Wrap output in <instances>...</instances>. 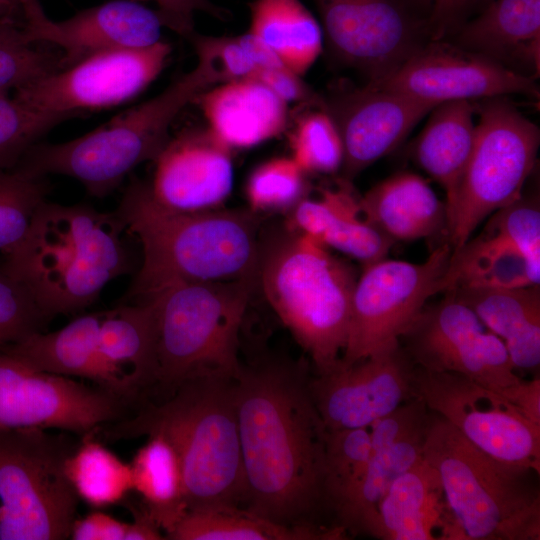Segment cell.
<instances>
[{"instance_id": "obj_51", "label": "cell", "mask_w": 540, "mask_h": 540, "mask_svg": "<svg viewBox=\"0 0 540 540\" xmlns=\"http://www.w3.org/2000/svg\"><path fill=\"white\" fill-rule=\"evenodd\" d=\"M503 395L525 418L540 425V378L522 379L508 387Z\"/></svg>"}, {"instance_id": "obj_38", "label": "cell", "mask_w": 540, "mask_h": 540, "mask_svg": "<svg viewBox=\"0 0 540 540\" xmlns=\"http://www.w3.org/2000/svg\"><path fill=\"white\" fill-rule=\"evenodd\" d=\"M189 41L197 55L210 59L220 83L252 79L264 69L284 66L272 50L249 31L235 36L194 33Z\"/></svg>"}, {"instance_id": "obj_10", "label": "cell", "mask_w": 540, "mask_h": 540, "mask_svg": "<svg viewBox=\"0 0 540 540\" xmlns=\"http://www.w3.org/2000/svg\"><path fill=\"white\" fill-rule=\"evenodd\" d=\"M486 100L469 161L446 212V241L452 252L486 218L521 197L536 162L538 127L505 98Z\"/></svg>"}, {"instance_id": "obj_14", "label": "cell", "mask_w": 540, "mask_h": 540, "mask_svg": "<svg viewBox=\"0 0 540 540\" xmlns=\"http://www.w3.org/2000/svg\"><path fill=\"white\" fill-rule=\"evenodd\" d=\"M443 294L399 338L413 364L465 376L499 393L520 382L503 341L468 306Z\"/></svg>"}, {"instance_id": "obj_11", "label": "cell", "mask_w": 540, "mask_h": 540, "mask_svg": "<svg viewBox=\"0 0 540 540\" xmlns=\"http://www.w3.org/2000/svg\"><path fill=\"white\" fill-rule=\"evenodd\" d=\"M451 254L444 241L422 263L384 258L364 266L352 295L340 363L353 364L399 341L427 300L442 293Z\"/></svg>"}, {"instance_id": "obj_55", "label": "cell", "mask_w": 540, "mask_h": 540, "mask_svg": "<svg viewBox=\"0 0 540 540\" xmlns=\"http://www.w3.org/2000/svg\"><path fill=\"white\" fill-rule=\"evenodd\" d=\"M416 2L420 3V4H423L424 6H429L430 3L433 1V0H415Z\"/></svg>"}, {"instance_id": "obj_46", "label": "cell", "mask_w": 540, "mask_h": 540, "mask_svg": "<svg viewBox=\"0 0 540 540\" xmlns=\"http://www.w3.org/2000/svg\"><path fill=\"white\" fill-rule=\"evenodd\" d=\"M430 410L419 397L412 398L369 426L372 452L427 426Z\"/></svg>"}, {"instance_id": "obj_1", "label": "cell", "mask_w": 540, "mask_h": 540, "mask_svg": "<svg viewBox=\"0 0 540 540\" xmlns=\"http://www.w3.org/2000/svg\"><path fill=\"white\" fill-rule=\"evenodd\" d=\"M306 364L263 360L234 379L245 509L270 521L337 528L324 493L327 428L310 391Z\"/></svg>"}, {"instance_id": "obj_20", "label": "cell", "mask_w": 540, "mask_h": 540, "mask_svg": "<svg viewBox=\"0 0 540 540\" xmlns=\"http://www.w3.org/2000/svg\"><path fill=\"white\" fill-rule=\"evenodd\" d=\"M231 151L207 127L170 137L153 161V179L149 182L153 198L178 211L217 209L233 187Z\"/></svg>"}, {"instance_id": "obj_54", "label": "cell", "mask_w": 540, "mask_h": 540, "mask_svg": "<svg viewBox=\"0 0 540 540\" xmlns=\"http://www.w3.org/2000/svg\"><path fill=\"white\" fill-rule=\"evenodd\" d=\"M19 9L23 11L19 0H0V19L15 16Z\"/></svg>"}, {"instance_id": "obj_29", "label": "cell", "mask_w": 540, "mask_h": 540, "mask_svg": "<svg viewBox=\"0 0 540 540\" xmlns=\"http://www.w3.org/2000/svg\"><path fill=\"white\" fill-rule=\"evenodd\" d=\"M468 100L443 102L433 108L416 139L413 157L446 193V212L451 207L469 161L476 125Z\"/></svg>"}, {"instance_id": "obj_44", "label": "cell", "mask_w": 540, "mask_h": 540, "mask_svg": "<svg viewBox=\"0 0 540 540\" xmlns=\"http://www.w3.org/2000/svg\"><path fill=\"white\" fill-rule=\"evenodd\" d=\"M506 238L524 257L532 284L540 282V207L524 196L489 216L485 227Z\"/></svg>"}, {"instance_id": "obj_33", "label": "cell", "mask_w": 540, "mask_h": 540, "mask_svg": "<svg viewBox=\"0 0 540 540\" xmlns=\"http://www.w3.org/2000/svg\"><path fill=\"white\" fill-rule=\"evenodd\" d=\"M341 528L320 530L292 527L265 519L242 507L188 510L165 535L171 540H336Z\"/></svg>"}, {"instance_id": "obj_43", "label": "cell", "mask_w": 540, "mask_h": 540, "mask_svg": "<svg viewBox=\"0 0 540 540\" xmlns=\"http://www.w3.org/2000/svg\"><path fill=\"white\" fill-rule=\"evenodd\" d=\"M68 120L40 112L0 94V168L13 169L24 154L52 128Z\"/></svg>"}, {"instance_id": "obj_41", "label": "cell", "mask_w": 540, "mask_h": 540, "mask_svg": "<svg viewBox=\"0 0 540 540\" xmlns=\"http://www.w3.org/2000/svg\"><path fill=\"white\" fill-rule=\"evenodd\" d=\"M306 173L291 157H276L248 175L245 196L254 213L291 211L307 196Z\"/></svg>"}, {"instance_id": "obj_9", "label": "cell", "mask_w": 540, "mask_h": 540, "mask_svg": "<svg viewBox=\"0 0 540 540\" xmlns=\"http://www.w3.org/2000/svg\"><path fill=\"white\" fill-rule=\"evenodd\" d=\"M49 430L0 428V540L70 537L79 498L66 461L78 442Z\"/></svg>"}, {"instance_id": "obj_50", "label": "cell", "mask_w": 540, "mask_h": 540, "mask_svg": "<svg viewBox=\"0 0 540 540\" xmlns=\"http://www.w3.org/2000/svg\"><path fill=\"white\" fill-rule=\"evenodd\" d=\"M473 0H433L428 31L432 41L441 40L459 25L466 9Z\"/></svg>"}, {"instance_id": "obj_32", "label": "cell", "mask_w": 540, "mask_h": 540, "mask_svg": "<svg viewBox=\"0 0 540 540\" xmlns=\"http://www.w3.org/2000/svg\"><path fill=\"white\" fill-rule=\"evenodd\" d=\"M426 428L372 452L362 476L335 513L337 526L346 532L369 534L379 503L394 480L423 459Z\"/></svg>"}, {"instance_id": "obj_35", "label": "cell", "mask_w": 540, "mask_h": 540, "mask_svg": "<svg viewBox=\"0 0 540 540\" xmlns=\"http://www.w3.org/2000/svg\"><path fill=\"white\" fill-rule=\"evenodd\" d=\"M147 437L130 463L132 487L142 498L144 509L167 534L187 512L181 464L165 437Z\"/></svg>"}, {"instance_id": "obj_36", "label": "cell", "mask_w": 540, "mask_h": 540, "mask_svg": "<svg viewBox=\"0 0 540 540\" xmlns=\"http://www.w3.org/2000/svg\"><path fill=\"white\" fill-rule=\"evenodd\" d=\"M66 474L78 498L94 508L118 504L133 490L130 464L98 441L95 433L82 436L66 461Z\"/></svg>"}, {"instance_id": "obj_7", "label": "cell", "mask_w": 540, "mask_h": 540, "mask_svg": "<svg viewBox=\"0 0 540 540\" xmlns=\"http://www.w3.org/2000/svg\"><path fill=\"white\" fill-rule=\"evenodd\" d=\"M198 62L157 96L129 108L78 138L34 144L13 168L32 177L65 175L93 197L112 193L134 168L154 161L170 139L178 114L204 90L220 83L214 64Z\"/></svg>"}, {"instance_id": "obj_2", "label": "cell", "mask_w": 540, "mask_h": 540, "mask_svg": "<svg viewBox=\"0 0 540 540\" xmlns=\"http://www.w3.org/2000/svg\"><path fill=\"white\" fill-rule=\"evenodd\" d=\"M107 440L160 434L175 449L188 510L241 507L245 483L235 408L234 378L185 379L158 403L107 424Z\"/></svg>"}, {"instance_id": "obj_48", "label": "cell", "mask_w": 540, "mask_h": 540, "mask_svg": "<svg viewBox=\"0 0 540 540\" xmlns=\"http://www.w3.org/2000/svg\"><path fill=\"white\" fill-rule=\"evenodd\" d=\"M251 80L266 86L287 105L295 103L302 107H321V95L304 82L302 76L285 66L260 70Z\"/></svg>"}, {"instance_id": "obj_26", "label": "cell", "mask_w": 540, "mask_h": 540, "mask_svg": "<svg viewBox=\"0 0 540 540\" xmlns=\"http://www.w3.org/2000/svg\"><path fill=\"white\" fill-rule=\"evenodd\" d=\"M366 220L392 241L446 237V206L430 185L412 172H399L360 197Z\"/></svg>"}, {"instance_id": "obj_42", "label": "cell", "mask_w": 540, "mask_h": 540, "mask_svg": "<svg viewBox=\"0 0 540 540\" xmlns=\"http://www.w3.org/2000/svg\"><path fill=\"white\" fill-rule=\"evenodd\" d=\"M60 56L36 48L15 16L0 19V94L60 70Z\"/></svg>"}, {"instance_id": "obj_3", "label": "cell", "mask_w": 540, "mask_h": 540, "mask_svg": "<svg viewBox=\"0 0 540 540\" xmlns=\"http://www.w3.org/2000/svg\"><path fill=\"white\" fill-rule=\"evenodd\" d=\"M126 232L116 213L46 200L3 265L51 320L90 306L107 284L132 270Z\"/></svg>"}, {"instance_id": "obj_30", "label": "cell", "mask_w": 540, "mask_h": 540, "mask_svg": "<svg viewBox=\"0 0 540 540\" xmlns=\"http://www.w3.org/2000/svg\"><path fill=\"white\" fill-rule=\"evenodd\" d=\"M98 340L105 360L129 379L138 396L155 386L157 333L149 303L134 301L102 311Z\"/></svg>"}, {"instance_id": "obj_28", "label": "cell", "mask_w": 540, "mask_h": 540, "mask_svg": "<svg viewBox=\"0 0 540 540\" xmlns=\"http://www.w3.org/2000/svg\"><path fill=\"white\" fill-rule=\"evenodd\" d=\"M539 40L540 0H494L459 28L455 45L508 68L520 61L536 71Z\"/></svg>"}, {"instance_id": "obj_5", "label": "cell", "mask_w": 540, "mask_h": 540, "mask_svg": "<svg viewBox=\"0 0 540 540\" xmlns=\"http://www.w3.org/2000/svg\"><path fill=\"white\" fill-rule=\"evenodd\" d=\"M357 278L351 264L287 225L260 234L256 286L316 374L330 372L341 360Z\"/></svg>"}, {"instance_id": "obj_23", "label": "cell", "mask_w": 540, "mask_h": 540, "mask_svg": "<svg viewBox=\"0 0 540 540\" xmlns=\"http://www.w3.org/2000/svg\"><path fill=\"white\" fill-rule=\"evenodd\" d=\"M368 535L382 540L464 539L439 477L424 459L394 480Z\"/></svg>"}, {"instance_id": "obj_16", "label": "cell", "mask_w": 540, "mask_h": 540, "mask_svg": "<svg viewBox=\"0 0 540 540\" xmlns=\"http://www.w3.org/2000/svg\"><path fill=\"white\" fill-rule=\"evenodd\" d=\"M336 63L378 81L424 43L422 28L394 0H313Z\"/></svg>"}, {"instance_id": "obj_24", "label": "cell", "mask_w": 540, "mask_h": 540, "mask_svg": "<svg viewBox=\"0 0 540 540\" xmlns=\"http://www.w3.org/2000/svg\"><path fill=\"white\" fill-rule=\"evenodd\" d=\"M286 225L363 267L386 258L395 243L366 220L360 197L344 178L334 188H321L315 199L303 198L290 211Z\"/></svg>"}, {"instance_id": "obj_49", "label": "cell", "mask_w": 540, "mask_h": 540, "mask_svg": "<svg viewBox=\"0 0 540 540\" xmlns=\"http://www.w3.org/2000/svg\"><path fill=\"white\" fill-rule=\"evenodd\" d=\"M128 523L109 514L94 511L75 519L70 532L73 540H125Z\"/></svg>"}, {"instance_id": "obj_27", "label": "cell", "mask_w": 540, "mask_h": 540, "mask_svg": "<svg viewBox=\"0 0 540 540\" xmlns=\"http://www.w3.org/2000/svg\"><path fill=\"white\" fill-rule=\"evenodd\" d=\"M468 306L504 343L515 369L540 364L539 285L517 288H457L446 291Z\"/></svg>"}, {"instance_id": "obj_40", "label": "cell", "mask_w": 540, "mask_h": 540, "mask_svg": "<svg viewBox=\"0 0 540 540\" xmlns=\"http://www.w3.org/2000/svg\"><path fill=\"white\" fill-rule=\"evenodd\" d=\"M291 158L306 174H333L343 164L339 132L328 113L312 107L302 113L289 134Z\"/></svg>"}, {"instance_id": "obj_53", "label": "cell", "mask_w": 540, "mask_h": 540, "mask_svg": "<svg viewBox=\"0 0 540 540\" xmlns=\"http://www.w3.org/2000/svg\"><path fill=\"white\" fill-rule=\"evenodd\" d=\"M19 1L22 5L23 14L27 23L36 21L45 14L38 0Z\"/></svg>"}, {"instance_id": "obj_39", "label": "cell", "mask_w": 540, "mask_h": 540, "mask_svg": "<svg viewBox=\"0 0 540 540\" xmlns=\"http://www.w3.org/2000/svg\"><path fill=\"white\" fill-rule=\"evenodd\" d=\"M50 189L46 177L0 168V252L4 256L22 242Z\"/></svg>"}, {"instance_id": "obj_52", "label": "cell", "mask_w": 540, "mask_h": 540, "mask_svg": "<svg viewBox=\"0 0 540 540\" xmlns=\"http://www.w3.org/2000/svg\"><path fill=\"white\" fill-rule=\"evenodd\" d=\"M134 520L128 523L125 540H160L165 539L161 528L147 513L144 507L131 509Z\"/></svg>"}, {"instance_id": "obj_45", "label": "cell", "mask_w": 540, "mask_h": 540, "mask_svg": "<svg viewBox=\"0 0 540 540\" xmlns=\"http://www.w3.org/2000/svg\"><path fill=\"white\" fill-rule=\"evenodd\" d=\"M48 321L24 284L0 264V348L43 331Z\"/></svg>"}, {"instance_id": "obj_6", "label": "cell", "mask_w": 540, "mask_h": 540, "mask_svg": "<svg viewBox=\"0 0 540 540\" xmlns=\"http://www.w3.org/2000/svg\"><path fill=\"white\" fill-rule=\"evenodd\" d=\"M256 279L202 282L159 278L132 283L127 299L153 309L157 378L163 396L198 375L236 378L239 332Z\"/></svg>"}, {"instance_id": "obj_12", "label": "cell", "mask_w": 540, "mask_h": 540, "mask_svg": "<svg viewBox=\"0 0 540 540\" xmlns=\"http://www.w3.org/2000/svg\"><path fill=\"white\" fill-rule=\"evenodd\" d=\"M414 387L427 408L488 455L540 472V425L503 395L465 376L415 366Z\"/></svg>"}, {"instance_id": "obj_8", "label": "cell", "mask_w": 540, "mask_h": 540, "mask_svg": "<svg viewBox=\"0 0 540 540\" xmlns=\"http://www.w3.org/2000/svg\"><path fill=\"white\" fill-rule=\"evenodd\" d=\"M423 459L436 471L468 540H539L536 471L502 462L430 411Z\"/></svg>"}, {"instance_id": "obj_31", "label": "cell", "mask_w": 540, "mask_h": 540, "mask_svg": "<svg viewBox=\"0 0 540 540\" xmlns=\"http://www.w3.org/2000/svg\"><path fill=\"white\" fill-rule=\"evenodd\" d=\"M249 10V32L303 76L323 49V32L312 13L300 0H253Z\"/></svg>"}, {"instance_id": "obj_15", "label": "cell", "mask_w": 540, "mask_h": 540, "mask_svg": "<svg viewBox=\"0 0 540 540\" xmlns=\"http://www.w3.org/2000/svg\"><path fill=\"white\" fill-rule=\"evenodd\" d=\"M127 403L99 386L38 371L0 350V428L40 427L84 436L124 418Z\"/></svg>"}, {"instance_id": "obj_22", "label": "cell", "mask_w": 540, "mask_h": 540, "mask_svg": "<svg viewBox=\"0 0 540 540\" xmlns=\"http://www.w3.org/2000/svg\"><path fill=\"white\" fill-rule=\"evenodd\" d=\"M102 311L81 315L64 327L32 333L1 347L32 368L66 378H83L127 402L137 394L129 379L103 357L98 340Z\"/></svg>"}, {"instance_id": "obj_25", "label": "cell", "mask_w": 540, "mask_h": 540, "mask_svg": "<svg viewBox=\"0 0 540 540\" xmlns=\"http://www.w3.org/2000/svg\"><path fill=\"white\" fill-rule=\"evenodd\" d=\"M195 100L207 128L231 150L249 149L271 140L288 124L287 104L255 80L220 83Z\"/></svg>"}, {"instance_id": "obj_21", "label": "cell", "mask_w": 540, "mask_h": 540, "mask_svg": "<svg viewBox=\"0 0 540 540\" xmlns=\"http://www.w3.org/2000/svg\"><path fill=\"white\" fill-rule=\"evenodd\" d=\"M162 27L157 10L135 0L108 1L62 21L44 15L25 23L32 43H51L62 49L60 70L99 52L151 46L161 40Z\"/></svg>"}, {"instance_id": "obj_47", "label": "cell", "mask_w": 540, "mask_h": 540, "mask_svg": "<svg viewBox=\"0 0 540 540\" xmlns=\"http://www.w3.org/2000/svg\"><path fill=\"white\" fill-rule=\"evenodd\" d=\"M154 1L164 27L171 29L187 40L196 32L194 29V15L203 12L220 21L230 17L229 10L216 5L211 0H135Z\"/></svg>"}, {"instance_id": "obj_13", "label": "cell", "mask_w": 540, "mask_h": 540, "mask_svg": "<svg viewBox=\"0 0 540 540\" xmlns=\"http://www.w3.org/2000/svg\"><path fill=\"white\" fill-rule=\"evenodd\" d=\"M172 47L160 40L144 48L114 49L14 90L23 105L68 119L123 104L146 89L161 73Z\"/></svg>"}, {"instance_id": "obj_17", "label": "cell", "mask_w": 540, "mask_h": 540, "mask_svg": "<svg viewBox=\"0 0 540 540\" xmlns=\"http://www.w3.org/2000/svg\"><path fill=\"white\" fill-rule=\"evenodd\" d=\"M367 83L435 105L509 94L539 96L531 76L441 40L423 44L392 73Z\"/></svg>"}, {"instance_id": "obj_18", "label": "cell", "mask_w": 540, "mask_h": 540, "mask_svg": "<svg viewBox=\"0 0 540 540\" xmlns=\"http://www.w3.org/2000/svg\"><path fill=\"white\" fill-rule=\"evenodd\" d=\"M415 365L397 341L350 365L310 378L315 406L327 428L369 427L417 397Z\"/></svg>"}, {"instance_id": "obj_19", "label": "cell", "mask_w": 540, "mask_h": 540, "mask_svg": "<svg viewBox=\"0 0 540 540\" xmlns=\"http://www.w3.org/2000/svg\"><path fill=\"white\" fill-rule=\"evenodd\" d=\"M322 97L321 109L333 120L343 146L342 172L351 181L387 155L437 105L370 84L338 83Z\"/></svg>"}, {"instance_id": "obj_4", "label": "cell", "mask_w": 540, "mask_h": 540, "mask_svg": "<svg viewBox=\"0 0 540 540\" xmlns=\"http://www.w3.org/2000/svg\"><path fill=\"white\" fill-rule=\"evenodd\" d=\"M115 213L142 248L136 281L256 279L259 220L250 209H170L153 198L148 182L130 176Z\"/></svg>"}, {"instance_id": "obj_34", "label": "cell", "mask_w": 540, "mask_h": 540, "mask_svg": "<svg viewBox=\"0 0 540 540\" xmlns=\"http://www.w3.org/2000/svg\"><path fill=\"white\" fill-rule=\"evenodd\" d=\"M531 283L522 254L503 236L483 229L452 252L442 293L457 288H517Z\"/></svg>"}, {"instance_id": "obj_37", "label": "cell", "mask_w": 540, "mask_h": 540, "mask_svg": "<svg viewBox=\"0 0 540 540\" xmlns=\"http://www.w3.org/2000/svg\"><path fill=\"white\" fill-rule=\"evenodd\" d=\"M371 454L369 427L327 430L324 493L334 524L337 509L362 476Z\"/></svg>"}]
</instances>
